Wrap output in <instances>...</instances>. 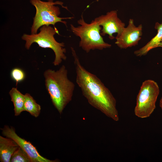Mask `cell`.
Returning a JSON list of instances; mask_svg holds the SVG:
<instances>
[{"instance_id":"obj_2","label":"cell","mask_w":162,"mask_h":162,"mask_svg":"<svg viewBox=\"0 0 162 162\" xmlns=\"http://www.w3.org/2000/svg\"><path fill=\"white\" fill-rule=\"evenodd\" d=\"M44 76L46 88L52 103L61 114L72 100L75 84L68 78V70L64 65L56 71L46 70Z\"/></svg>"},{"instance_id":"obj_11","label":"cell","mask_w":162,"mask_h":162,"mask_svg":"<svg viewBox=\"0 0 162 162\" xmlns=\"http://www.w3.org/2000/svg\"><path fill=\"white\" fill-rule=\"evenodd\" d=\"M155 28L157 30V34L144 46L134 52L136 56L140 57L146 55L151 50L159 47L162 42V22L161 23H156Z\"/></svg>"},{"instance_id":"obj_5","label":"cell","mask_w":162,"mask_h":162,"mask_svg":"<svg viewBox=\"0 0 162 162\" xmlns=\"http://www.w3.org/2000/svg\"><path fill=\"white\" fill-rule=\"evenodd\" d=\"M30 2L35 7L36 10L31 28L32 34L37 33L38 29L43 26H48L52 25L55 27L56 23L61 22L67 26V22L62 20L73 18V17L62 18L59 16L60 14L59 8L55 5L59 4L63 8H65L63 6L62 2H54L53 0H48L47 2L40 0H30Z\"/></svg>"},{"instance_id":"obj_12","label":"cell","mask_w":162,"mask_h":162,"mask_svg":"<svg viewBox=\"0 0 162 162\" xmlns=\"http://www.w3.org/2000/svg\"><path fill=\"white\" fill-rule=\"evenodd\" d=\"M9 94L11 100L14 105L15 115L18 116L24 111L25 95L22 94L15 87L11 88L9 92Z\"/></svg>"},{"instance_id":"obj_10","label":"cell","mask_w":162,"mask_h":162,"mask_svg":"<svg viewBox=\"0 0 162 162\" xmlns=\"http://www.w3.org/2000/svg\"><path fill=\"white\" fill-rule=\"evenodd\" d=\"M19 146L12 139L0 136V160L1 162H10L11 158Z\"/></svg>"},{"instance_id":"obj_9","label":"cell","mask_w":162,"mask_h":162,"mask_svg":"<svg viewBox=\"0 0 162 162\" xmlns=\"http://www.w3.org/2000/svg\"><path fill=\"white\" fill-rule=\"evenodd\" d=\"M95 19L102 27L101 35L104 36L107 34L111 40L115 38L114 33L119 34L125 26V23L118 17L116 10H111Z\"/></svg>"},{"instance_id":"obj_7","label":"cell","mask_w":162,"mask_h":162,"mask_svg":"<svg viewBox=\"0 0 162 162\" xmlns=\"http://www.w3.org/2000/svg\"><path fill=\"white\" fill-rule=\"evenodd\" d=\"M3 135L14 140L29 157L31 162H55L57 160H51L41 156L36 148L30 142L22 138L16 133L13 127L5 126L2 129Z\"/></svg>"},{"instance_id":"obj_16","label":"cell","mask_w":162,"mask_h":162,"mask_svg":"<svg viewBox=\"0 0 162 162\" xmlns=\"http://www.w3.org/2000/svg\"><path fill=\"white\" fill-rule=\"evenodd\" d=\"M160 106L162 110V97L161 98L159 103Z\"/></svg>"},{"instance_id":"obj_1","label":"cell","mask_w":162,"mask_h":162,"mask_svg":"<svg viewBox=\"0 0 162 162\" xmlns=\"http://www.w3.org/2000/svg\"><path fill=\"white\" fill-rule=\"evenodd\" d=\"M71 49L76 73V82L83 95L92 106L118 121L119 117L115 98L99 78L82 65L75 50L72 47Z\"/></svg>"},{"instance_id":"obj_6","label":"cell","mask_w":162,"mask_h":162,"mask_svg":"<svg viewBox=\"0 0 162 162\" xmlns=\"http://www.w3.org/2000/svg\"><path fill=\"white\" fill-rule=\"evenodd\" d=\"M159 92V88L156 82L152 80L144 81L137 96L135 115L142 118L149 117L156 108Z\"/></svg>"},{"instance_id":"obj_3","label":"cell","mask_w":162,"mask_h":162,"mask_svg":"<svg viewBox=\"0 0 162 162\" xmlns=\"http://www.w3.org/2000/svg\"><path fill=\"white\" fill-rule=\"evenodd\" d=\"M77 23L79 26L77 27L70 24V29L74 35L80 38L79 46L86 52L88 53L91 50H102L111 47L110 44L104 41L100 34L101 27L95 19L90 23H87L82 14Z\"/></svg>"},{"instance_id":"obj_8","label":"cell","mask_w":162,"mask_h":162,"mask_svg":"<svg viewBox=\"0 0 162 162\" xmlns=\"http://www.w3.org/2000/svg\"><path fill=\"white\" fill-rule=\"evenodd\" d=\"M142 26L141 24L136 26L134 20L130 19L128 26L116 37L115 44L120 48L125 49L137 45L141 38Z\"/></svg>"},{"instance_id":"obj_13","label":"cell","mask_w":162,"mask_h":162,"mask_svg":"<svg viewBox=\"0 0 162 162\" xmlns=\"http://www.w3.org/2000/svg\"><path fill=\"white\" fill-rule=\"evenodd\" d=\"M25 96L24 111L28 112L31 115L35 118L38 117L40 112V105L36 103L30 94L26 93Z\"/></svg>"},{"instance_id":"obj_15","label":"cell","mask_w":162,"mask_h":162,"mask_svg":"<svg viewBox=\"0 0 162 162\" xmlns=\"http://www.w3.org/2000/svg\"><path fill=\"white\" fill-rule=\"evenodd\" d=\"M10 76L12 79L16 82V86L18 83L23 81L26 77L24 71L18 68H13L10 72Z\"/></svg>"},{"instance_id":"obj_4","label":"cell","mask_w":162,"mask_h":162,"mask_svg":"<svg viewBox=\"0 0 162 162\" xmlns=\"http://www.w3.org/2000/svg\"><path fill=\"white\" fill-rule=\"evenodd\" d=\"M56 34H59L56 27L43 26L40 27L39 33L30 35L24 34L22 38L26 41L25 47L27 50L29 49L34 43H37L42 48L52 50L55 55L53 64L56 66L59 65L63 60H65L67 58L64 44L63 42H58L56 40L54 36Z\"/></svg>"},{"instance_id":"obj_17","label":"cell","mask_w":162,"mask_h":162,"mask_svg":"<svg viewBox=\"0 0 162 162\" xmlns=\"http://www.w3.org/2000/svg\"><path fill=\"white\" fill-rule=\"evenodd\" d=\"M159 47H162V42H161L160 44Z\"/></svg>"},{"instance_id":"obj_14","label":"cell","mask_w":162,"mask_h":162,"mask_svg":"<svg viewBox=\"0 0 162 162\" xmlns=\"http://www.w3.org/2000/svg\"><path fill=\"white\" fill-rule=\"evenodd\" d=\"M10 162H31V161L27 153L19 147L12 154Z\"/></svg>"}]
</instances>
